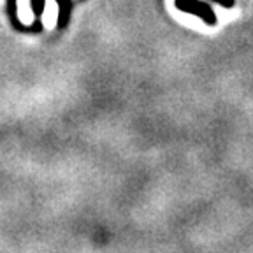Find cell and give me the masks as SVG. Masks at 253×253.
Segmentation results:
<instances>
[{"label":"cell","instance_id":"cell-2","mask_svg":"<svg viewBox=\"0 0 253 253\" xmlns=\"http://www.w3.org/2000/svg\"><path fill=\"white\" fill-rule=\"evenodd\" d=\"M16 7H18V20L23 25H32L36 16H34V9H32L30 0H18L16 2Z\"/></svg>","mask_w":253,"mask_h":253},{"label":"cell","instance_id":"cell-1","mask_svg":"<svg viewBox=\"0 0 253 253\" xmlns=\"http://www.w3.org/2000/svg\"><path fill=\"white\" fill-rule=\"evenodd\" d=\"M58 14H60V7L56 4V0H46L44 4V11H42V25L51 30V28L56 27L58 23Z\"/></svg>","mask_w":253,"mask_h":253}]
</instances>
